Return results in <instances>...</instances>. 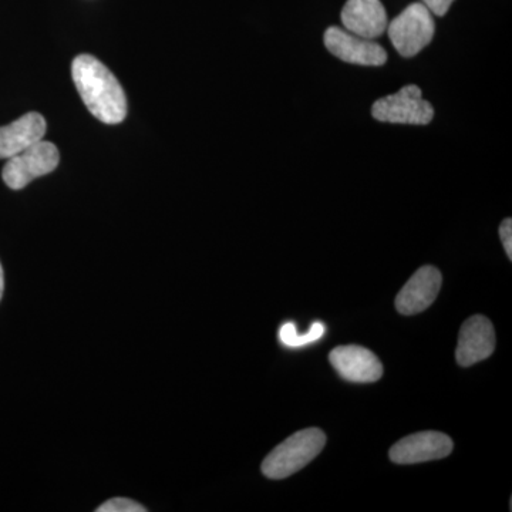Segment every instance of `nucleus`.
<instances>
[{"label": "nucleus", "mask_w": 512, "mask_h": 512, "mask_svg": "<svg viewBox=\"0 0 512 512\" xmlns=\"http://www.w3.org/2000/svg\"><path fill=\"white\" fill-rule=\"evenodd\" d=\"M3 289H5V276H3V268L0 265V299L3 296Z\"/></svg>", "instance_id": "obj_17"}, {"label": "nucleus", "mask_w": 512, "mask_h": 512, "mask_svg": "<svg viewBox=\"0 0 512 512\" xmlns=\"http://www.w3.org/2000/svg\"><path fill=\"white\" fill-rule=\"evenodd\" d=\"M500 238L503 241L505 252H507L508 259H512V220L507 218L501 222L500 225Z\"/></svg>", "instance_id": "obj_15"}, {"label": "nucleus", "mask_w": 512, "mask_h": 512, "mask_svg": "<svg viewBox=\"0 0 512 512\" xmlns=\"http://www.w3.org/2000/svg\"><path fill=\"white\" fill-rule=\"evenodd\" d=\"M495 349L493 323L483 315L471 316L461 326L456 350L457 363L468 367L488 359Z\"/></svg>", "instance_id": "obj_8"}, {"label": "nucleus", "mask_w": 512, "mask_h": 512, "mask_svg": "<svg viewBox=\"0 0 512 512\" xmlns=\"http://www.w3.org/2000/svg\"><path fill=\"white\" fill-rule=\"evenodd\" d=\"M443 284L439 269L426 265L409 279L396 298V309L402 315H416L426 311L436 301Z\"/></svg>", "instance_id": "obj_10"}, {"label": "nucleus", "mask_w": 512, "mask_h": 512, "mask_svg": "<svg viewBox=\"0 0 512 512\" xmlns=\"http://www.w3.org/2000/svg\"><path fill=\"white\" fill-rule=\"evenodd\" d=\"M325 333V326L322 323H313L311 330L306 335H299L296 330L295 323H285L279 330V339L288 348H301V346L308 345V343L316 342L322 338Z\"/></svg>", "instance_id": "obj_13"}, {"label": "nucleus", "mask_w": 512, "mask_h": 512, "mask_svg": "<svg viewBox=\"0 0 512 512\" xmlns=\"http://www.w3.org/2000/svg\"><path fill=\"white\" fill-rule=\"evenodd\" d=\"M390 42L400 56L413 57L430 45L436 33L433 13L423 3H412L387 25Z\"/></svg>", "instance_id": "obj_3"}, {"label": "nucleus", "mask_w": 512, "mask_h": 512, "mask_svg": "<svg viewBox=\"0 0 512 512\" xmlns=\"http://www.w3.org/2000/svg\"><path fill=\"white\" fill-rule=\"evenodd\" d=\"M342 23L353 35L373 40L386 32L389 20L380 0H348L342 10Z\"/></svg>", "instance_id": "obj_11"}, {"label": "nucleus", "mask_w": 512, "mask_h": 512, "mask_svg": "<svg viewBox=\"0 0 512 512\" xmlns=\"http://www.w3.org/2000/svg\"><path fill=\"white\" fill-rule=\"evenodd\" d=\"M47 130L45 117L28 113L8 126L0 127V160L16 156L23 150L43 140Z\"/></svg>", "instance_id": "obj_12"}, {"label": "nucleus", "mask_w": 512, "mask_h": 512, "mask_svg": "<svg viewBox=\"0 0 512 512\" xmlns=\"http://www.w3.org/2000/svg\"><path fill=\"white\" fill-rule=\"evenodd\" d=\"M330 363L343 379L353 383H373L383 376L379 357L362 346H339L329 355Z\"/></svg>", "instance_id": "obj_9"}, {"label": "nucleus", "mask_w": 512, "mask_h": 512, "mask_svg": "<svg viewBox=\"0 0 512 512\" xmlns=\"http://www.w3.org/2000/svg\"><path fill=\"white\" fill-rule=\"evenodd\" d=\"M453 2L454 0H421V3L436 16L446 15Z\"/></svg>", "instance_id": "obj_16"}, {"label": "nucleus", "mask_w": 512, "mask_h": 512, "mask_svg": "<svg viewBox=\"0 0 512 512\" xmlns=\"http://www.w3.org/2000/svg\"><path fill=\"white\" fill-rule=\"evenodd\" d=\"M60 163L59 150L49 141H37L22 153L10 157L2 178L12 190H22L36 178L52 173Z\"/></svg>", "instance_id": "obj_5"}, {"label": "nucleus", "mask_w": 512, "mask_h": 512, "mask_svg": "<svg viewBox=\"0 0 512 512\" xmlns=\"http://www.w3.org/2000/svg\"><path fill=\"white\" fill-rule=\"evenodd\" d=\"M326 444L322 430L306 429L298 431L279 444L262 463V473L271 480H282L298 473L319 456Z\"/></svg>", "instance_id": "obj_2"}, {"label": "nucleus", "mask_w": 512, "mask_h": 512, "mask_svg": "<svg viewBox=\"0 0 512 512\" xmlns=\"http://www.w3.org/2000/svg\"><path fill=\"white\" fill-rule=\"evenodd\" d=\"M146 508L128 498H113L97 508V512H144Z\"/></svg>", "instance_id": "obj_14"}, {"label": "nucleus", "mask_w": 512, "mask_h": 512, "mask_svg": "<svg viewBox=\"0 0 512 512\" xmlns=\"http://www.w3.org/2000/svg\"><path fill=\"white\" fill-rule=\"evenodd\" d=\"M74 84L87 109L106 124H119L127 116V99L114 74L90 55L77 56L72 66Z\"/></svg>", "instance_id": "obj_1"}, {"label": "nucleus", "mask_w": 512, "mask_h": 512, "mask_svg": "<svg viewBox=\"0 0 512 512\" xmlns=\"http://www.w3.org/2000/svg\"><path fill=\"white\" fill-rule=\"evenodd\" d=\"M323 42L333 56L342 62L360 66H383L387 53L379 43L353 35L349 30L330 26L323 36Z\"/></svg>", "instance_id": "obj_6"}, {"label": "nucleus", "mask_w": 512, "mask_h": 512, "mask_svg": "<svg viewBox=\"0 0 512 512\" xmlns=\"http://www.w3.org/2000/svg\"><path fill=\"white\" fill-rule=\"evenodd\" d=\"M453 440L439 431H421L397 441L390 448V460L396 464H419L450 456Z\"/></svg>", "instance_id": "obj_7"}, {"label": "nucleus", "mask_w": 512, "mask_h": 512, "mask_svg": "<svg viewBox=\"0 0 512 512\" xmlns=\"http://www.w3.org/2000/svg\"><path fill=\"white\" fill-rule=\"evenodd\" d=\"M372 114L383 123L427 126L434 119V109L416 84H409L399 92L383 97L373 104Z\"/></svg>", "instance_id": "obj_4"}]
</instances>
